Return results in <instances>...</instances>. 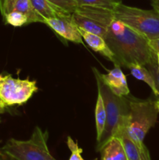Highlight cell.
<instances>
[{"instance_id": "cell-1", "label": "cell", "mask_w": 159, "mask_h": 160, "mask_svg": "<svg viewBox=\"0 0 159 160\" xmlns=\"http://www.w3.org/2000/svg\"><path fill=\"white\" fill-rule=\"evenodd\" d=\"M75 12L104 27L102 38L115 56V67L128 68L132 63L147 67L157 60L156 53L151 49L148 41L115 19L111 9L80 6Z\"/></svg>"}, {"instance_id": "cell-2", "label": "cell", "mask_w": 159, "mask_h": 160, "mask_svg": "<svg viewBox=\"0 0 159 160\" xmlns=\"http://www.w3.org/2000/svg\"><path fill=\"white\" fill-rule=\"evenodd\" d=\"M129 111L126 120V128L128 134L141 149L145 136L157 120V112L155 101L151 99L140 100L133 97H128Z\"/></svg>"}, {"instance_id": "cell-3", "label": "cell", "mask_w": 159, "mask_h": 160, "mask_svg": "<svg viewBox=\"0 0 159 160\" xmlns=\"http://www.w3.org/2000/svg\"><path fill=\"white\" fill-rule=\"evenodd\" d=\"M98 89L102 95L106 109V123L101 139L97 142V151L115 137L120 128L126 123L129 111V102L126 96H118L112 92L106 85L96 78Z\"/></svg>"}, {"instance_id": "cell-4", "label": "cell", "mask_w": 159, "mask_h": 160, "mask_svg": "<svg viewBox=\"0 0 159 160\" xmlns=\"http://www.w3.org/2000/svg\"><path fill=\"white\" fill-rule=\"evenodd\" d=\"M48 131L36 127L28 140L10 138L0 150L13 160H56L48 147Z\"/></svg>"}, {"instance_id": "cell-5", "label": "cell", "mask_w": 159, "mask_h": 160, "mask_svg": "<svg viewBox=\"0 0 159 160\" xmlns=\"http://www.w3.org/2000/svg\"><path fill=\"white\" fill-rule=\"evenodd\" d=\"M114 17L147 41L159 38V12L119 4L112 10Z\"/></svg>"}, {"instance_id": "cell-6", "label": "cell", "mask_w": 159, "mask_h": 160, "mask_svg": "<svg viewBox=\"0 0 159 160\" xmlns=\"http://www.w3.org/2000/svg\"><path fill=\"white\" fill-rule=\"evenodd\" d=\"M37 90L36 81L14 78L10 74H0V98L5 106L23 104Z\"/></svg>"}, {"instance_id": "cell-7", "label": "cell", "mask_w": 159, "mask_h": 160, "mask_svg": "<svg viewBox=\"0 0 159 160\" xmlns=\"http://www.w3.org/2000/svg\"><path fill=\"white\" fill-rule=\"evenodd\" d=\"M93 71L95 78H98L102 84L107 86L113 94L118 96H126L130 94L126 75L123 73L120 67L115 68L106 74L101 73L95 67H93Z\"/></svg>"}, {"instance_id": "cell-8", "label": "cell", "mask_w": 159, "mask_h": 160, "mask_svg": "<svg viewBox=\"0 0 159 160\" xmlns=\"http://www.w3.org/2000/svg\"><path fill=\"white\" fill-rule=\"evenodd\" d=\"M45 24L65 40L78 44L83 43V38L80 33L79 28L73 21V17L71 19H45Z\"/></svg>"}, {"instance_id": "cell-9", "label": "cell", "mask_w": 159, "mask_h": 160, "mask_svg": "<svg viewBox=\"0 0 159 160\" xmlns=\"http://www.w3.org/2000/svg\"><path fill=\"white\" fill-rule=\"evenodd\" d=\"M31 2L35 10L45 19H71L73 17V13L61 9L48 0H31Z\"/></svg>"}, {"instance_id": "cell-10", "label": "cell", "mask_w": 159, "mask_h": 160, "mask_svg": "<svg viewBox=\"0 0 159 160\" xmlns=\"http://www.w3.org/2000/svg\"><path fill=\"white\" fill-rule=\"evenodd\" d=\"M79 31L80 33L83 38H84V41L86 42V43H87L92 49L94 50L95 52H98L101 53L102 56H105L107 59H108L109 60L112 61V62H113L114 65H115V56H114L113 52L111 51L109 47L108 46L107 43H106V42L104 41V39L101 36L93 34V33L88 32V31H84V30L80 29V28H79Z\"/></svg>"}, {"instance_id": "cell-11", "label": "cell", "mask_w": 159, "mask_h": 160, "mask_svg": "<svg viewBox=\"0 0 159 160\" xmlns=\"http://www.w3.org/2000/svg\"><path fill=\"white\" fill-rule=\"evenodd\" d=\"M101 160H128L121 141L112 137L100 150Z\"/></svg>"}, {"instance_id": "cell-12", "label": "cell", "mask_w": 159, "mask_h": 160, "mask_svg": "<svg viewBox=\"0 0 159 160\" xmlns=\"http://www.w3.org/2000/svg\"><path fill=\"white\" fill-rule=\"evenodd\" d=\"M126 123L120 128L115 137H118L121 141L123 146L126 152L128 160H141V149L134 142L128 134Z\"/></svg>"}, {"instance_id": "cell-13", "label": "cell", "mask_w": 159, "mask_h": 160, "mask_svg": "<svg viewBox=\"0 0 159 160\" xmlns=\"http://www.w3.org/2000/svg\"><path fill=\"white\" fill-rule=\"evenodd\" d=\"M130 71V73L139 81H142L146 83L151 89L152 90L153 93L156 96H159V92H157V88H156L155 82H154V78L151 72L149 71L147 68L145 66L140 65L137 63H132L128 67V68Z\"/></svg>"}, {"instance_id": "cell-14", "label": "cell", "mask_w": 159, "mask_h": 160, "mask_svg": "<svg viewBox=\"0 0 159 160\" xmlns=\"http://www.w3.org/2000/svg\"><path fill=\"white\" fill-rule=\"evenodd\" d=\"M12 10L19 11L24 14L27 18V23H45V18H43L33 7L31 0H17Z\"/></svg>"}, {"instance_id": "cell-15", "label": "cell", "mask_w": 159, "mask_h": 160, "mask_svg": "<svg viewBox=\"0 0 159 160\" xmlns=\"http://www.w3.org/2000/svg\"><path fill=\"white\" fill-rule=\"evenodd\" d=\"M95 124L97 131V142L101 139L105 128L106 109L102 95L99 89H98V98L95 106Z\"/></svg>"}, {"instance_id": "cell-16", "label": "cell", "mask_w": 159, "mask_h": 160, "mask_svg": "<svg viewBox=\"0 0 159 160\" xmlns=\"http://www.w3.org/2000/svg\"><path fill=\"white\" fill-rule=\"evenodd\" d=\"M78 6H90L113 10L123 0H76Z\"/></svg>"}, {"instance_id": "cell-17", "label": "cell", "mask_w": 159, "mask_h": 160, "mask_svg": "<svg viewBox=\"0 0 159 160\" xmlns=\"http://www.w3.org/2000/svg\"><path fill=\"white\" fill-rule=\"evenodd\" d=\"M8 24L13 27H21L27 24V18L26 16L19 11L12 10L4 17Z\"/></svg>"}, {"instance_id": "cell-18", "label": "cell", "mask_w": 159, "mask_h": 160, "mask_svg": "<svg viewBox=\"0 0 159 160\" xmlns=\"http://www.w3.org/2000/svg\"><path fill=\"white\" fill-rule=\"evenodd\" d=\"M68 148H70L71 152V156H70L69 160H84L82 157V152L83 149L80 148L78 143L76 142H74L73 139L70 136L67 138L66 141Z\"/></svg>"}, {"instance_id": "cell-19", "label": "cell", "mask_w": 159, "mask_h": 160, "mask_svg": "<svg viewBox=\"0 0 159 160\" xmlns=\"http://www.w3.org/2000/svg\"><path fill=\"white\" fill-rule=\"evenodd\" d=\"M48 1L70 13H73L78 7L76 0H48Z\"/></svg>"}, {"instance_id": "cell-20", "label": "cell", "mask_w": 159, "mask_h": 160, "mask_svg": "<svg viewBox=\"0 0 159 160\" xmlns=\"http://www.w3.org/2000/svg\"><path fill=\"white\" fill-rule=\"evenodd\" d=\"M146 67L149 70V71L151 72V73L152 74L154 80V82H155L157 90V92H159V68L158 67H157V60L151 62V63L148 64Z\"/></svg>"}, {"instance_id": "cell-21", "label": "cell", "mask_w": 159, "mask_h": 160, "mask_svg": "<svg viewBox=\"0 0 159 160\" xmlns=\"http://www.w3.org/2000/svg\"><path fill=\"white\" fill-rule=\"evenodd\" d=\"M17 0H0V10L3 17L12 10Z\"/></svg>"}, {"instance_id": "cell-22", "label": "cell", "mask_w": 159, "mask_h": 160, "mask_svg": "<svg viewBox=\"0 0 159 160\" xmlns=\"http://www.w3.org/2000/svg\"><path fill=\"white\" fill-rule=\"evenodd\" d=\"M150 47L155 53H159V38L148 41Z\"/></svg>"}, {"instance_id": "cell-23", "label": "cell", "mask_w": 159, "mask_h": 160, "mask_svg": "<svg viewBox=\"0 0 159 160\" xmlns=\"http://www.w3.org/2000/svg\"><path fill=\"white\" fill-rule=\"evenodd\" d=\"M141 160H151L148 149L146 146L141 149Z\"/></svg>"}, {"instance_id": "cell-24", "label": "cell", "mask_w": 159, "mask_h": 160, "mask_svg": "<svg viewBox=\"0 0 159 160\" xmlns=\"http://www.w3.org/2000/svg\"><path fill=\"white\" fill-rule=\"evenodd\" d=\"M151 5H152L154 9L159 12V0H151Z\"/></svg>"}, {"instance_id": "cell-25", "label": "cell", "mask_w": 159, "mask_h": 160, "mask_svg": "<svg viewBox=\"0 0 159 160\" xmlns=\"http://www.w3.org/2000/svg\"><path fill=\"white\" fill-rule=\"evenodd\" d=\"M0 160H13V159H12L11 158H9V156H6L5 153H3L0 150Z\"/></svg>"}, {"instance_id": "cell-26", "label": "cell", "mask_w": 159, "mask_h": 160, "mask_svg": "<svg viewBox=\"0 0 159 160\" xmlns=\"http://www.w3.org/2000/svg\"><path fill=\"white\" fill-rule=\"evenodd\" d=\"M155 106H156V109H157V112H158V113H159V98L157 100V101H155Z\"/></svg>"}, {"instance_id": "cell-27", "label": "cell", "mask_w": 159, "mask_h": 160, "mask_svg": "<svg viewBox=\"0 0 159 160\" xmlns=\"http://www.w3.org/2000/svg\"><path fill=\"white\" fill-rule=\"evenodd\" d=\"M4 112H5V107L4 106H0V114L4 113Z\"/></svg>"}, {"instance_id": "cell-28", "label": "cell", "mask_w": 159, "mask_h": 160, "mask_svg": "<svg viewBox=\"0 0 159 160\" xmlns=\"http://www.w3.org/2000/svg\"><path fill=\"white\" fill-rule=\"evenodd\" d=\"M156 58H157V64L159 68V53H156Z\"/></svg>"}, {"instance_id": "cell-29", "label": "cell", "mask_w": 159, "mask_h": 160, "mask_svg": "<svg viewBox=\"0 0 159 160\" xmlns=\"http://www.w3.org/2000/svg\"><path fill=\"white\" fill-rule=\"evenodd\" d=\"M0 106H4V107H5L4 104H3V103H2V102L1 98H0Z\"/></svg>"}, {"instance_id": "cell-30", "label": "cell", "mask_w": 159, "mask_h": 160, "mask_svg": "<svg viewBox=\"0 0 159 160\" xmlns=\"http://www.w3.org/2000/svg\"><path fill=\"white\" fill-rule=\"evenodd\" d=\"M94 160H98V159H94Z\"/></svg>"}, {"instance_id": "cell-31", "label": "cell", "mask_w": 159, "mask_h": 160, "mask_svg": "<svg viewBox=\"0 0 159 160\" xmlns=\"http://www.w3.org/2000/svg\"><path fill=\"white\" fill-rule=\"evenodd\" d=\"M0 121H1V120H0Z\"/></svg>"}]
</instances>
